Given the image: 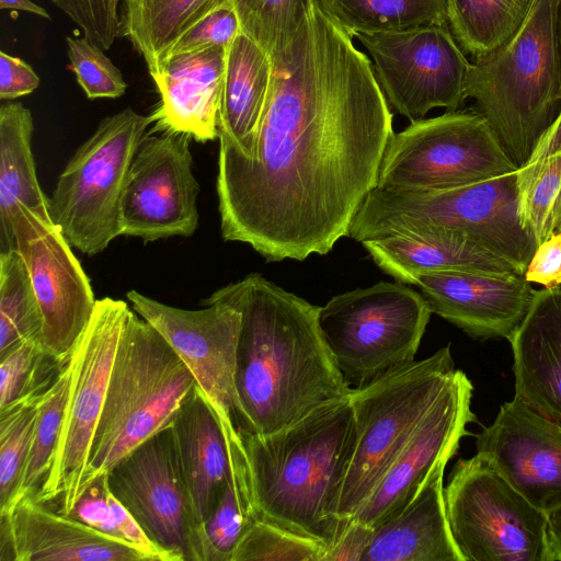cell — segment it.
<instances>
[{
    "mask_svg": "<svg viewBox=\"0 0 561 561\" xmlns=\"http://www.w3.org/2000/svg\"><path fill=\"white\" fill-rule=\"evenodd\" d=\"M111 493L174 561H205L171 426L131 450L106 474Z\"/></svg>",
    "mask_w": 561,
    "mask_h": 561,
    "instance_id": "9a60e30c",
    "label": "cell"
},
{
    "mask_svg": "<svg viewBox=\"0 0 561 561\" xmlns=\"http://www.w3.org/2000/svg\"><path fill=\"white\" fill-rule=\"evenodd\" d=\"M126 296L134 311L165 339L192 373L220 424L227 448L239 445L240 432H249L236 385L240 311L220 301L187 310L136 290Z\"/></svg>",
    "mask_w": 561,
    "mask_h": 561,
    "instance_id": "4fadbf2b",
    "label": "cell"
},
{
    "mask_svg": "<svg viewBox=\"0 0 561 561\" xmlns=\"http://www.w3.org/2000/svg\"><path fill=\"white\" fill-rule=\"evenodd\" d=\"M226 49L173 55L150 72L161 98L151 114L154 131L185 134L199 142L218 137Z\"/></svg>",
    "mask_w": 561,
    "mask_h": 561,
    "instance_id": "7402d4cb",
    "label": "cell"
},
{
    "mask_svg": "<svg viewBox=\"0 0 561 561\" xmlns=\"http://www.w3.org/2000/svg\"><path fill=\"white\" fill-rule=\"evenodd\" d=\"M171 428L181 473L203 529L222 495L231 466L220 424L197 387L176 413Z\"/></svg>",
    "mask_w": 561,
    "mask_h": 561,
    "instance_id": "d4e9b609",
    "label": "cell"
},
{
    "mask_svg": "<svg viewBox=\"0 0 561 561\" xmlns=\"http://www.w3.org/2000/svg\"><path fill=\"white\" fill-rule=\"evenodd\" d=\"M42 311L25 263L15 250L0 253V356L39 340Z\"/></svg>",
    "mask_w": 561,
    "mask_h": 561,
    "instance_id": "d6a6232c",
    "label": "cell"
},
{
    "mask_svg": "<svg viewBox=\"0 0 561 561\" xmlns=\"http://www.w3.org/2000/svg\"><path fill=\"white\" fill-rule=\"evenodd\" d=\"M560 1L535 0L502 45L472 58L467 76L466 98L476 101L517 167L561 111Z\"/></svg>",
    "mask_w": 561,
    "mask_h": 561,
    "instance_id": "277c9868",
    "label": "cell"
},
{
    "mask_svg": "<svg viewBox=\"0 0 561 561\" xmlns=\"http://www.w3.org/2000/svg\"><path fill=\"white\" fill-rule=\"evenodd\" d=\"M271 79L270 54L240 33L226 49L217 128L219 141L245 158L254 151Z\"/></svg>",
    "mask_w": 561,
    "mask_h": 561,
    "instance_id": "4316f807",
    "label": "cell"
},
{
    "mask_svg": "<svg viewBox=\"0 0 561 561\" xmlns=\"http://www.w3.org/2000/svg\"><path fill=\"white\" fill-rule=\"evenodd\" d=\"M126 107L103 118L57 179L49 214L71 247L87 255L103 252L121 236L119 203L126 178L150 124Z\"/></svg>",
    "mask_w": 561,
    "mask_h": 561,
    "instance_id": "9c48e42d",
    "label": "cell"
},
{
    "mask_svg": "<svg viewBox=\"0 0 561 561\" xmlns=\"http://www.w3.org/2000/svg\"><path fill=\"white\" fill-rule=\"evenodd\" d=\"M444 497L462 561H548L547 514L485 456L459 459Z\"/></svg>",
    "mask_w": 561,
    "mask_h": 561,
    "instance_id": "30bf717a",
    "label": "cell"
},
{
    "mask_svg": "<svg viewBox=\"0 0 561 561\" xmlns=\"http://www.w3.org/2000/svg\"><path fill=\"white\" fill-rule=\"evenodd\" d=\"M456 370L450 346L352 389L355 445L337 503L347 522L396 461Z\"/></svg>",
    "mask_w": 561,
    "mask_h": 561,
    "instance_id": "52a82bcc",
    "label": "cell"
},
{
    "mask_svg": "<svg viewBox=\"0 0 561 561\" xmlns=\"http://www.w3.org/2000/svg\"><path fill=\"white\" fill-rule=\"evenodd\" d=\"M240 437L257 518L329 548L347 523L339 518L337 503L355 445L350 396L278 432Z\"/></svg>",
    "mask_w": 561,
    "mask_h": 561,
    "instance_id": "3957f363",
    "label": "cell"
},
{
    "mask_svg": "<svg viewBox=\"0 0 561 561\" xmlns=\"http://www.w3.org/2000/svg\"><path fill=\"white\" fill-rule=\"evenodd\" d=\"M190 139L173 131L145 136L121 197V234L152 242L195 232L199 184L193 172Z\"/></svg>",
    "mask_w": 561,
    "mask_h": 561,
    "instance_id": "e0dca14e",
    "label": "cell"
},
{
    "mask_svg": "<svg viewBox=\"0 0 561 561\" xmlns=\"http://www.w3.org/2000/svg\"><path fill=\"white\" fill-rule=\"evenodd\" d=\"M34 122L20 102L0 106V253L14 250L12 217L19 205L51 220L32 152Z\"/></svg>",
    "mask_w": 561,
    "mask_h": 561,
    "instance_id": "83f0119b",
    "label": "cell"
},
{
    "mask_svg": "<svg viewBox=\"0 0 561 561\" xmlns=\"http://www.w3.org/2000/svg\"><path fill=\"white\" fill-rule=\"evenodd\" d=\"M353 37L427 24H448L446 0H320Z\"/></svg>",
    "mask_w": 561,
    "mask_h": 561,
    "instance_id": "4dcf8cb0",
    "label": "cell"
},
{
    "mask_svg": "<svg viewBox=\"0 0 561 561\" xmlns=\"http://www.w3.org/2000/svg\"><path fill=\"white\" fill-rule=\"evenodd\" d=\"M257 519L243 458L231 465L222 495L204 524L205 561H231L241 538Z\"/></svg>",
    "mask_w": 561,
    "mask_h": 561,
    "instance_id": "836d02e7",
    "label": "cell"
},
{
    "mask_svg": "<svg viewBox=\"0 0 561 561\" xmlns=\"http://www.w3.org/2000/svg\"><path fill=\"white\" fill-rule=\"evenodd\" d=\"M68 387L67 363L59 378L37 403V419L20 485L19 500L25 495L34 496L50 469L65 413Z\"/></svg>",
    "mask_w": 561,
    "mask_h": 561,
    "instance_id": "8d00e7d4",
    "label": "cell"
},
{
    "mask_svg": "<svg viewBox=\"0 0 561 561\" xmlns=\"http://www.w3.org/2000/svg\"><path fill=\"white\" fill-rule=\"evenodd\" d=\"M66 42L71 69L88 99H117L125 94L124 77L104 49L84 35L67 36Z\"/></svg>",
    "mask_w": 561,
    "mask_h": 561,
    "instance_id": "ab89813d",
    "label": "cell"
},
{
    "mask_svg": "<svg viewBox=\"0 0 561 561\" xmlns=\"http://www.w3.org/2000/svg\"><path fill=\"white\" fill-rule=\"evenodd\" d=\"M444 470L397 516L374 529L363 561H462L447 518Z\"/></svg>",
    "mask_w": 561,
    "mask_h": 561,
    "instance_id": "484cf974",
    "label": "cell"
},
{
    "mask_svg": "<svg viewBox=\"0 0 561 561\" xmlns=\"http://www.w3.org/2000/svg\"><path fill=\"white\" fill-rule=\"evenodd\" d=\"M196 387L172 346L131 311L112 365L80 496L131 450L171 426Z\"/></svg>",
    "mask_w": 561,
    "mask_h": 561,
    "instance_id": "5b68a950",
    "label": "cell"
},
{
    "mask_svg": "<svg viewBox=\"0 0 561 561\" xmlns=\"http://www.w3.org/2000/svg\"><path fill=\"white\" fill-rule=\"evenodd\" d=\"M548 561H561V506L547 514Z\"/></svg>",
    "mask_w": 561,
    "mask_h": 561,
    "instance_id": "c3c4849f",
    "label": "cell"
},
{
    "mask_svg": "<svg viewBox=\"0 0 561 561\" xmlns=\"http://www.w3.org/2000/svg\"><path fill=\"white\" fill-rule=\"evenodd\" d=\"M12 231L42 311L39 343L67 364L95 309L90 279L53 220L19 205Z\"/></svg>",
    "mask_w": 561,
    "mask_h": 561,
    "instance_id": "2e32d148",
    "label": "cell"
},
{
    "mask_svg": "<svg viewBox=\"0 0 561 561\" xmlns=\"http://www.w3.org/2000/svg\"><path fill=\"white\" fill-rule=\"evenodd\" d=\"M67 364L46 352L37 339L26 340L0 356V410L41 398Z\"/></svg>",
    "mask_w": 561,
    "mask_h": 561,
    "instance_id": "e575fe53",
    "label": "cell"
},
{
    "mask_svg": "<svg viewBox=\"0 0 561 561\" xmlns=\"http://www.w3.org/2000/svg\"><path fill=\"white\" fill-rule=\"evenodd\" d=\"M511 343L515 397L561 422V286L535 291Z\"/></svg>",
    "mask_w": 561,
    "mask_h": 561,
    "instance_id": "603a6c76",
    "label": "cell"
},
{
    "mask_svg": "<svg viewBox=\"0 0 561 561\" xmlns=\"http://www.w3.org/2000/svg\"><path fill=\"white\" fill-rule=\"evenodd\" d=\"M425 230L466 234L522 275L537 248L536 240L520 226L516 171L436 191L375 187L355 214L348 237L363 242Z\"/></svg>",
    "mask_w": 561,
    "mask_h": 561,
    "instance_id": "8992f818",
    "label": "cell"
},
{
    "mask_svg": "<svg viewBox=\"0 0 561 561\" xmlns=\"http://www.w3.org/2000/svg\"><path fill=\"white\" fill-rule=\"evenodd\" d=\"M69 516L100 531L122 538L106 497V476L88 486Z\"/></svg>",
    "mask_w": 561,
    "mask_h": 561,
    "instance_id": "b9f144b4",
    "label": "cell"
},
{
    "mask_svg": "<svg viewBox=\"0 0 561 561\" xmlns=\"http://www.w3.org/2000/svg\"><path fill=\"white\" fill-rule=\"evenodd\" d=\"M373 58L388 103L414 122L431 110L457 111L465 102L471 61L448 24L355 35Z\"/></svg>",
    "mask_w": 561,
    "mask_h": 561,
    "instance_id": "5bb4252c",
    "label": "cell"
},
{
    "mask_svg": "<svg viewBox=\"0 0 561 561\" xmlns=\"http://www.w3.org/2000/svg\"><path fill=\"white\" fill-rule=\"evenodd\" d=\"M535 0H520L522 5L526 14L529 12Z\"/></svg>",
    "mask_w": 561,
    "mask_h": 561,
    "instance_id": "f5cc1de1",
    "label": "cell"
},
{
    "mask_svg": "<svg viewBox=\"0 0 561 561\" xmlns=\"http://www.w3.org/2000/svg\"><path fill=\"white\" fill-rule=\"evenodd\" d=\"M217 301L241 313L236 385L249 432H278L350 396L319 328L317 306L261 274L224 286L202 304Z\"/></svg>",
    "mask_w": 561,
    "mask_h": 561,
    "instance_id": "7a4b0ae2",
    "label": "cell"
},
{
    "mask_svg": "<svg viewBox=\"0 0 561 561\" xmlns=\"http://www.w3.org/2000/svg\"><path fill=\"white\" fill-rule=\"evenodd\" d=\"M240 33L239 20L232 5L222 7L209 13L184 33L172 47L168 58L214 46L228 48Z\"/></svg>",
    "mask_w": 561,
    "mask_h": 561,
    "instance_id": "60d3db41",
    "label": "cell"
},
{
    "mask_svg": "<svg viewBox=\"0 0 561 561\" xmlns=\"http://www.w3.org/2000/svg\"><path fill=\"white\" fill-rule=\"evenodd\" d=\"M241 33L270 55L286 46L307 19L308 0H232Z\"/></svg>",
    "mask_w": 561,
    "mask_h": 561,
    "instance_id": "74e56055",
    "label": "cell"
},
{
    "mask_svg": "<svg viewBox=\"0 0 561 561\" xmlns=\"http://www.w3.org/2000/svg\"><path fill=\"white\" fill-rule=\"evenodd\" d=\"M448 26L472 58L502 45L526 18L520 0H446Z\"/></svg>",
    "mask_w": 561,
    "mask_h": 561,
    "instance_id": "1f68e13d",
    "label": "cell"
},
{
    "mask_svg": "<svg viewBox=\"0 0 561 561\" xmlns=\"http://www.w3.org/2000/svg\"><path fill=\"white\" fill-rule=\"evenodd\" d=\"M362 243L381 271L403 284L412 285L414 276L428 272L519 274L506 260L454 231L397 233Z\"/></svg>",
    "mask_w": 561,
    "mask_h": 561,
    "instance_id": "cb8c5ba5",
    "label": "cell"
},
{
    "mask_svg": "<svg viewBox=\"0 0 561 561\" xmlns=\"http://www.w3.org/2000/svg\"><path fill=\"white\" fill-rule=\"evenodd\" d=\"M432 312L477 339H507L524 320L535 289L524 275L428 272L414 276Z\"/></svg>",
    "mask_w": 561,
    "mask_h": 561,
    "instance_id": "44dd1931",
    "label": "cell"
},
{
    "mask_svg": "<svg viewBox=\"0 0 561 561\" xmlns=\"http://www.w3.org/2000/svg\"><path fill=\"white\" fill-rule=\"evenodd\" d=\"M473 386L455 370L450 381L426 414L410 442L353 516L377 528L405 508L457 453L467 426L476 422L471 411Z\"/></svg>",
    "mask_w": 561,
    "mask_h": 561,
    "instance_id": "ac0fdd59",
    "label": "cell"
},
{
    "mask_svg": "<svg viewBox=\"0 0 561 561\" xmlns=\"http://www.w3.org/2000/svg\"><path fill=\"white\" fill-rule=\"evenodd\" d=\"M374 529L356 518L347 520L335 541L327 548L322 561H363Z\"/></svg>",
    "mask_w": 561,
    "mask_h": 561,
    "instance_id": "bcb514c9",
    "label": "cell"
},
{
    "mask_svg": "<svg viewBox=\"0 0 561 561\" xmlns=\"http://www.w3.org/2000/svg\"><path fill=\"white\" fill-rule=\"evenodd\" d=\"M41 398L0 410V515L9 513L19 501Z\"/></svg>",
    "mask_w": 561,
    "mask_h": 561,
    "instance_id": "d590c367",
    "label": "cell"
},
{
    "mask_svg": "<svg viewBox=\"0 0 561 561\" xmlns=\"http://www.w3.org/2000/svg\"><path fill=\"white\" fill-rule=\"evenodd\" d=\"M431 313L423 295L379 282L332 297L318 323L344 381L359 389L414 360Z\"/></svg>",
    "mask_w": 561,
    "mask_h": 561,
    "instance_id": "ba28073f",
    "label": "cell"
},
{
    "mask_svg": "<svg viewBox=\"0 0 561 561\" xmlns=\"http://www.w3.org/2000/svg\"><path fill=\"white\" fill-rule=\"evenodd\" d=\"M130 312L123 300L98 299L68 360L69 387L57 447L50 469L34 495L43 504L60 499L58 512L64 515L71 514L80 497L112 365Z\"/></svg>",
    "mask_w": 561,
    "mask_h": 561,
    "instance_id": "7c38bea8",
    "label": "cell"
},
{
    "mask_svg": "<svg viewBox=\"0 0 561 561\" xmlns=\"http://www.w3.org/2000/svg\"><path fill=\"white\" fill-rule=\"evenodd\" d=\"M524 276L530 284H539L547 289L561 286V234L552 233L537 245Z\"/></svg>",
    "mask_w": 561,
    "mask_h": 561,
    "instance_id": "7bdbcfd3",
    "label": "cell"
},
{
    "mask_svg": "<svg viewBox=\"0 0 561 561\" xmlns=\"http://www.w3.org/2000/svg\"><path fill=\"white\" fill-rule=\"evenodd\" d=\"M476 446L536 507L548 514L561 506V422L514 397L477 435Z\"/></svg>",
    "mask_w": 561,
    "mask_h": 561,
    "instance_id": "d6986e66",
    "label": "cell"
},
{
    "mask_svg": "<svg viewBox=\"0 0 561 561\" xmlns=\"http://www.w3.org/2000/svg\"><path fill=\"white\" fill-rule=\"evenodd\" d=\"M327 546L257 519L241 538L231 561H322Z\"/></svg>",
    "mask_w": 561,
    "mask_h": 561,
    "instance_id": "f35d334b",
    "label": "cell"
},
{
    "mask_svg": "<svg viewBox=\"0 0 561 561\" xmlns=\"http://www.w3.org/2000/svg\"><path fill=\"white\" fill-rule=\"evenodd\" d=\"M121 0H51L55 5L67 14H90L110 10Z\"/></svg>",
    "mask_w": 561,
    "mask_h": 561,
    "instance_id": "7dc6e473",
    "label": "cell"
},
{
    "mask_svg": "<svg viewBox=\"0 0 561 561\" xmlns=\"http://www.w3.org/2000/svg\"><path fill=\"white\" fill-rule=\"evenodd\" d=\"M488 121L476 110L421 118L393 134L385 150L377 187L436 191L517 170Z\"/></svg>",
    "mask_w": 561,
    "mask_h": 561,
    "instance_id": "8fae6325",
    "label": "cell"
},
{
    "mask_svg": "<svg viewBox=\"0 0 561 561\" xmlns=\"http://www.w3.org/2000/svg\"><path fill=\"white\" fill-rule=\"evenodd\" d=\"M253 154L219 141L220 231L270 262L327 254L377 187L392 113L353 36L309 3L294 38L272 53Z\"/></svg>",
    "mask_w": 561,
    "mask_h": 561,
    "instance_id": "6da1fadb",
    "label": "cell"
},
{
    "mask_svg": "<svg viewBox=\"0 0 561 561\" xmlns=\"http://www.w3.org/2000/svg\"><path fill=\"white\" fill-rule=\"evenodd\" d=\"M0 9L24 11L36 14L44 19H50L47 11L31 0H0Z\"/></svg>",
    "mask_w": 561,
    "mask_h": 561,
    "instance_id": "681fc988",
    "label": "cell"
},
{
    "mask_svg": "<svg viewBox=\"0 0 561 561\" xmlns=\"http://www.w3.org/2000/svg\"><path fill=\"white\" fill-rule=\"evenodd\" d=\"M39 85V77L19 57L0 51V99L11 101L32 93Z\"/></svg>",
    "mask_w": 561,
    "mask_h": 561,
    "instance_id": "f6af8a7d",
    "label": "cell"
},
{
    "mask_svg": "<svg viewBox=\"0 0 561 561\" xmlns=\"http://www.w3.org/2000/svg\"><path fill=\"white\" fill-rule=\"evenodd\" d=\"M552 224L554 232L561 234V192L554 205Z\"/></svg>",
    "mask_w": 561,
    "mask_h": 561,
    "instance_id": "f907efd6",
    "label": "cell"
},
{
    "mask_svg": "<svg viewBox=\"0 0 561 561\" xmlns=\"http://www.w3.org/2000/svg\"><path fill=\"white\" fill-rule=\"evenodd\" d=\"M122 35L144 57L149 72L169 56L174 44L213 11L232 0H123Z\"/></svg>",
    "mask_w": 561,
    "mask_h": 561,
    "instance_id": "f1b7e54d",
    "label": "cell"
},
{
    "mask_svg": "<svg viewBox=\"0 0 561 561\" xmlns=\"http://www.w3.org/2000/svg\"><path fill=\"white\" fill-rule=\"evenodd\" d=\"M309 3H316V4H319L320 0H308Z\"/></svg>",
    "mask_w": 561,
    "mask_h": 561,
    "instance_id": "db71d44e",
    "label": "cell"
},
{
    "mask_svg": "<svg viewBox=\"0 0 561 561\" xmlns=\"http://www.w3.org/2000/svg\"><path fill=\"white\" fill-rule=\"evenodd\" d=\"M558 48H559V58H560V69H561V1L559 4V11H558Z\"/></svg>",
    "mask_w": 561,
    "mask_h": 561,
    "instance_id": "816d5d0a",
    "label": "cell"
},
{
    "mask_svg": "<svg viewBox=\"0 0 561 561\" xmlns=\"http://www.w3.org/2000/svg\"><path fill=\"white\" fill-rule=\"evenodd\" d=\"M106 497L119 536L148 554L152 561H174L171 554L158 547L144 531L134 516L111 493L106 481Z\"/></svg>",
    "mask_w": 561,
    "mask_h": 561,
    "instance_id": "ee69618b",
    "label": "cell"
},
{
    "mask_svg": "<svg viewBox=\"0 0 561 561\" xmlns=\"http://www.w3.org/2000/svg\"><path fill=\"white\" fill-rule=\"evenodd\" d=\"M1 561H152L128 541L47 508L32 495L0 515Z\"/></svg>",
    "mask_w": 561,
    "mask_h": 561,
    "instance_id": "ffe728a7",
    "label": "cell"
},
{
    "mask_svg": "<svg viewBox=\"0 0 561 561\" xmlns=\"http://www.w3.org/2000/svg\"><path fill=\"white\" fill-rule=\"evenodd\" d=\"M520 226L537 245L553 230V210L561 192V111L516 170Z\"/></svg>",
    "mask_w": 561,
    "mask_h": 561,
    "instance_id": "f546056e",
    "label": "cell"
}]
</instances>
